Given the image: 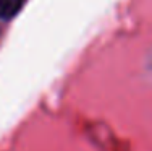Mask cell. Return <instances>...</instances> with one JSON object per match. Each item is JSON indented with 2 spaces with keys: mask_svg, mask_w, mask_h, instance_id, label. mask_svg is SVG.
<instances>
[{
  "mask_svg": "<svg viewBox=\"0 0 152 151\" xmlns=\"http://www.w3.org/2000/svg\"><path fill=\"white\" fill-rule=\"evenodd\" d=\"M26 0H0V20H13L21 12Z\"/></svg>",
  "mask_w": 152,
  "mask_h": 151,
  "instance_id": "6da1fadb",
  "label": "cell"
}]
</instances>
